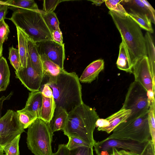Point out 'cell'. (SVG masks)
I'll list each match as a JSON object with an SVG mask.
<instances>
[{
  "label": "cell",
  "mask_w": 155,
  "mask_h": 155,
  "mask_svg": "<svg viewBox=\"0 0 155 155\" xmlns=\"http://www.w3.org/2000/svg\"><path fill=\"white\" fill-rule=\"evenodd\" d=\"M49 77L45 84L52 90L56 107L68 113L83 102L81 85L75 72H68L64 69L57 76Z\"/></svg>",
  "instance_id": "1"
},
{
  "label": "cell",
  "mask_w": 155,
  "mask_h": 155,
  "mask_svg": "<svg viewBox=\"0 0 155 155\" xmlns=\"http://www.w3.org/2000/svg\"><path fill=\"white\" fill-rule=\"evenodd\" d=\"M100 118L94 108L84 102L68 113L65 125L63 130L68 137H77L93 147L96 141L93 133L96 123Z\"/></svg>",
  "instance_id": "2"
},
{
  "label": "cell",
  "mask_w": 155,
  "mask_h": 155,
  "mask_svg": "<svg viewBox=\"0 0 155 155\" xmlns=\"http://www.w3.org/2000/svg\"><path fill=\"white\" fill-rule=\"evenodd\" d=\"M109 14L125 43L133 67L147 56L144 37L140 28L128 13L124 15L109 11Z\"/></svg>",
  "instance_id": "3"
},
{
  "label": "cell",
  "mask_w": 155,
  "mask_h": 155,
  "mask_svg": "<svg viewBox=\"0 0 155 155\" xmlns=\"http://www.w3.org/2000/svg\"><path fill=\"white\" fill-rule=\"evenodd\" d=\"M42 10L18 9L13 12L10 20L35 43L53 40L51 34L42 16Z\"/></svg>",
  "instance_id": "4"
},
{
  "label": "cell",
  "mask_w": 155,
  "mask_h": 155,
  "mask_svg": "<svg viewBox=\"0 0 155 155\" xmlns=\"http://www.w3.org/2000/svg\"><path fill=\"white\" fill-rule=\"evenodd\" d=\"M148 113L137 118L127 119L117 126L113 130L112 134L105 140L114 139L131 140L140 143L147 142L151 139Z\"/></svg>",
  "instance_id": "5"
},
{
  "label": "cell",
  "mask_w": 155,
  "mask_h": 155,
  "mask_svg": "<svg viewBox=\"0 0 155 155\" xmlns=\"http://www.w3.org/2000/svg\"><path fill=\"white\" fill-rule=\"evenodd\" d=\"M27 144L35 155H51L53 133L50 123L38 118L28 127Z\"/></svg>",
  "instance_id": "6"
},
{
  "label": "cell",
  "mask_w": 155,
  "mask_h": 155,
  "mask_svg": "<svg viewBox=\"0 0 155 155\" xmlns=\"http://www.w3.org/2000/svg\"><path fill=\"white\" fill-rule=\"evenodd\" d=\"M150 104L146 91L134 81L129 86L121 108L130 110L127 119H134L148 113Z\"/></svg>",
  "instance_id": "7"
},
{
  "label": "cell",
  "mask_w": 155,
  "mask_h": 155,
  "mask_svg": "<svg viewBox=\"0 0 155 155\" xmlns=\"http://www.w3.org/2000/svg\"><path fill=\"white\" fill-rule=\"evenodd\" d=\"M24 132L20 126L16 112L8 110L0 119V146L4 147Z\"/></svg>",
  "instance_id": "8"
},
{
  "label": "cell",
  "mask_w": 155,
  "mask_h": 155,
  "mask_svg": "<svg viewBox=\"0 0 155 155\" xmlns=\"http://www.w3.org/2000/svg\"><path fill=\"white\" fill-rule=\"evenodd\" d=\"M147 142L140 143L130 140H123L111 139L96 142L93 147L97 155L102 152H112L113 148H120L141 154L144 150Z\"/></svg>",
  "instance_id": "9"
},
{
  "label": "cell",
  "mask_w": 155,
  "mask_h": 155,
  "mask_svg": "<svg viewBox=\"0 0 155 155\" xmlns=\"http://www.w3.org/2000/svg\"><path fill=\"white\" fill-rule=\"evenodd\" d=\"M135 81L146 91L148 95L155 94V79L152 77L147 56L134 64L132 68Z\"/></svg>",
  "instance_id": "10"
},
{
  "label": "cell",
  "mask_w": 155,
  "mask_h": 155,
  "mask_svg": "<svg viewBox=\"0 0 155 155\" xmlns=\"http://www.w3.org/2000/svg\"><path fill=\"white\" fill-rule=\"evenodd\" d=\"M39 54L45 55L52 62L64 69L65 58L64 45L53 40H48L35 43Z\"/></svg>",
  "instance_id": "11"
},
{
  "label": "cell",
  "mask_w": 155,
  "mask_h": 155,
  "mask_svg": "<svg viewBox=\"0 0 155 155\" xmlns=\"http://www.w3.org/2000/svg\"><path fill=\"white\" fill-rule=\"evenodd\" d=\"M16 78L18 79L24 86L31 92L39 91L44 76L33 68L29 57L26 68L21 66L15 71Z\"/></svg>",
  "instance_id": "12"
},
{
  "label": "cell",
  "mask_w": 155,
  "mask_h": 155,
  "mask_svg": "<svg viewBox=\"0 0 155 155\" xmlns=\"http://www.w3.org/2000/svg\"><path fill=\"white\" fill-rule=\"evenodd\" d=\"M104 60L100 59L91 63L85 68L79 78L80 81L85 83H90L96 79L104 68Z\"/></svg>",
  "instance_id": "13"
},
{
  "label": "cell",
  "mask_w": 155,
  "mask_h": 155,
  "mask_svg": "<svg viewBox=\"0 0 155 155\" xmlns=\"http://www.w3.org/2000/svg\"><path fill=\"white\" fill-rule=\"evenodd\" d=\"M131 113L130 110L121 108L117 112L106 118L109 122L107 127L98 128V131H105L109 134L119 125L125 121L130 117Z\"/></svg>",
  "instance_id": "14"
},
{
  "label": "cell",
  "mask_w": 155,
  "mask_h": 155,
  "mask_svg": "<svg viewBox=\"0 0 155 155\" xmlns=\"http://www.w3.org/2000/svg\"><path fill=\"white\" fill-rule=\"evenodd\" d=\"M116 64L119 69L132 73L133 65L127 46L122 39L119 46V54Z\"/></svg>",
  "instance_id": "15"
},
{
  "label": "cell",
  "mask_w": 155,
  "mask_h": 155,
  "mask_svg": "<svg viewBox=\"0 0 155 155\" xmlns=\"http://www.w3.org/2000/svg\"><path fill=\"white\" fill-rule=\"evenodd\" d=\"M16 28L21 66L23 68H26L28 64V38L21 30L17 27Z\"/></svg>",
  "instance_id": "16"
},
{
  "label": "cell",
  "mask_w": 155,
  "mask_h": 155,
  "mask_svg": "<svg viewBox=\"0 0 155 155\" xmlns=\"http://www.w3.org/2000/svg\"><path fill=\"white\" fill-rule=\"evenodd\" d=\"M42 95V103L39 118L50 123L54 115L56 105L53 96Z\"/></svg>",
  "instance_id": "17"
},
{
  "label": "cell",
  "mask_w": 155,
  "mask_h": 155,
  "mask_svg": "<svg viewBox=\"0 0 155 155\" xmlns=\"http://www.w3.org/2000/svg\"><path fill=\"white\" fill-rule=\"evenodd\" d=\"M28 57L31 65L35 71L44 76V71L42 60L35 42L28 38Z\"/></svg>",
  "instance_id": "18"
},
{
  "label": "cell",
  "mask_w": 155,
  "mask_h": 155,
  "mask_svg": "<svg viewBox=\"0 0 155 155\" xmlns=\"http://www.w3.org/2000/svg\"><path fill=\"white\" fill-rule=\"evenodd\" d=\"M68 113L64 109L60 107H56L53 117L50 122L52 132H54L64 129L68 116Z\"/></svg>",
  "instance_id": "19"
},
{
  "label": "cell",
  "mask_w": 155,
  "mask_h": 155,
  "mask_svg": "<svg viewBox=\"0 0 155 155\" xmlns=\"http://www.w3.org/2000/svg\"><path fill=\"white\" fill-rule=\"evenodd\" d=\"M42 103V95L40 90L29 93L25 108L35 113L39 117Z\"/></svg>",
  "instance_id": "20"
},
{
  "label": "cell",
  "mask_w": 155,
  "mask_h": 155,
  "mask_svg": "<svg viewBox=\"0 0 155 155\" xmlns=\"http://www.w3.org/2000/svg\"><path fill=\"white\" fill-rule=\"evenodd\" d=\"M144 37L147 56L148 59L151 72L153 78L155 79V50L153 39L151 34L147 31L145 33Z\"/></svg>",
  "instance_id": "21"
},
{
  "label": "cell",
  "mask_w": 155,
  "mask_h": 155,
  "mask_svg": "<svg viewBox=\"0 0 155 155\" xmlns=\"http://www.w3.org/2000/svg\"><path fill=\"white\" fill-rule=\"evenodd\" d=\"M120 3L126 5L130 11L147 15L150 19L151 22L155 24V18L153 17L147 7L141 0H122Z\"/></svg>",
  "instance_id": "22"
},
{
  "label": "cell",
  "mask_w": 155,
  "mask_h": 155,
  "mask_svg": "<svg viewBox=\"0 0 155 155\" xmlns=\"http://www.w3.org/2000/svg\"><path fill=\"white\" fill-rule=\"evenodd\" d=\"M128 13L129 17L140 28L150 34L153 33L151 19L147 15L132 11Z\"/></svg>",
  "instance_id": "23"
},
{
  "label": "cell",
  "mask_w": 155,
  "mask_h": 155,
  "mask_svg": "<svg viewBox=\"0 0 155 155\" xmlns=\"http://www.w3.org/2000/svg\"><path fill=\"white\" fill-rule=\"evenodd\" d=\"M16 112L20 126L24 130L28 128L38 118L35 113L25 108Z\"/></svg>",
  "instance_id": "24"
},
{
  "label": "cell",
  "mask_w": 155,
  "mask_h": 155,
  "mask_svg": "<svg viewBox=\"0 0 155 155\" xmlns=\"http://www.w3.org/2000/svg\"><path fill=\"white\" fill-rule=\"evenodd\" d=\"M4 1L8 5V8L13 12L18 9H24L34 11L39 10L34 0H8Z\"/></svg>",
  "instance_id": "25"
},
{
  "label": "cell",
  "mask_w": 155,
  "mask_h": 155,
  "mask_svg": "<svg viewBox=\"0 0 155 155\" xmlns=\"http://www.w3.org/2000/svg\"><path fill=\"white\" fill-rule=\"evenodd\" d=\"M10 71L6 59L0 58V92L5 91L10 82Z\"/></svg>",
  "instance_id": "26"
},
{
  "label": "cell",
  "mask_w": 155,
  "mask_h": 155,
  "mask_svg": "<svg viewBox=\"0 0 155 155\" xmlns=\"http://www.w3.org/2000/svg\"><path fill=\"white\" fill-rule=\"evenodd\" d=\"M40 55L42 61L44 76L45 75L48 77L56 76L63 70L51 61L45 55L42 54Z\"/></svg>",
  "instance_id": "27"
},
{
  "label": "cell",
  "mask_w": 155,
  "mask_h": 155,
  "mask_svg": "<svg viewBox=\"0 0 155 155\" xmlns=\"http://www.w3.org/2000/svg\"><path fill=\"white\" fill-rule=\"evenodd\" d=\"M155 100L150 104L148 113V120L151 140L155 145Z\"/></svg>",
  "instance_id": "28"
},
{
  "label": "cell",
  "mask_w": 155,
  "mask_h": 155,
  "mask_svg": "<svg viewBox=\"0 0 155 155\" xmlns=\"http://www.w3.org/2000/svg\"><path fill=\"white\" fill-rule=\"evenodd\" d=\"M43 18L51 34L54 31L59 29V22L54 12L42 14Z\"/></svg>",
  "instance_id": "29"
},
{
  "label": "cell",
  "mask_w": 155,
  "mask_h": 155,
  "mask_svg": "<svg viewBox=\"0 0 155 155\" xmlns=\"http://www.w3.org/2000/svg\"><path fill=\"white\" fill-rule=\"evenodd\" d=\"M21 135H17L3 147L5 155H20L19 143Z\"/></svg>",
  "instance_id": "30"
},
{
  "label": "cell",
  "mask_w": 155,
  "mask_h": 155,
  "mask_svg": "<svg viewBox=\"0 0 155 155\" xmlns=\"http://www.w3.org/2000/svg\"><path fill=\"white\" fill-rule=\"evenodd\" d=\"M8 58L15 71L18 70L21 66L18 49L14 48L13 46L9 47Z\"/></svg>",
  "instance_id": "31"
},
{
  "label": "cell",
  "mask_w": 155,
  "mask_h": 155,
  "mask_svg": "<svg viewBox=\"0 0 155 155\" xmlns=\"http://www.w3.org/2000/svg\"><path fill=\"white\" fill-rule=\"evenodd\" d=\"M122 0H106L105 2L110 11L124 15L128 14L124 7L120 4Z\"/></svg>",
  "instance_id": "32"
},
{
  "label": "cell",
  "mask_w": 155,
  "mask_h": 155,
  "mask_svg": "<svg viewBox=\"0 0 155 155\" xmlns=\"http://www.w3.org/2000/svg\"><path fill=\"white\" fill-rule=\"evenodd\" d=\"M68 137V141L66 145L67 148L69 150L82 146L92 147L81 139L76 137L69 136Z\"/></svg>",
  "instance_id": "33"
},
{
  "label": "cell",
  "mask_w": 155,
  "mask_h": 155,
  "mask_svg": "<svg viewBox=\"0 0 155 155\" xmlns=\"http://www.w3.org/2000/svg\"><path fill=\"white\" fill-rule=\"evenodd\" d=\"M93 147L82 146L69 150L68 155H94Z\"/></svg>",
  "instance_id": "34"
},
{
  "label": "cell",
  "mask_w": 155,
  "mask_h": 155,
  "mask_svg": "<svg viewBox=\"0 0 155 155\" xmlns=\"http://www.w3.org/2000/svg\"><path fill=\"white\" fill-rule=\"evenodd\" d=\"M10 32L9 27L5 22L4 19L0 21V45H3L4 42L8 39Z\"/></svg>",
  "instance_id": "35"
},
{
  "label": "cell",
  "mask_w": 155,
  "mask_h": 155,
  "mask_svg": "<svg viewBox=\"0 0 155 155\" xmlns=\"http://www.w3.org/2000/svg\"><path fill=\"white\" fill-rule=\"evenodd\" d=\"M64 1L45 0L43 1L42 10L46 13L54 12L58 5Z\"/></svg>",
  "instance_id": "36"
},
{
  "label": "cell",
  "mask_w": 155,
  "mask_h": 155,
  "mask_svg": "<svg viewBox=\"0 0 155 155\" xmlns=\"http://www.w3.org/2000/svg\"><path fill=\"white\" fill-rule=\"evenodd\" d=\"M53 40L61 44H63V38L62 32L60 28L56 30L51 33Z\"/></svg>",
  "instance_id": "37"
},
{
  "label": "cell",
  "mask_w": 155,
  "mask_h": 155,
  "mask_svg": "<svg viewBox=\"0 0 155 155\" xmlns=\"http://www.w3.org/2000/svg\"><path fill=\"white\" fill-rule=\"evenodd\" d=\"M69 150L66 144H60L58 145L57 151L52 153L51 155H68Z\"/></svg>",
  "instance_id": "38"
},
{
  "label": "cell",
  "mask_w": 155,
  "mask_h": 155,
  "mask_svg": "<svg viewBox=\"0 0 155 155\" xmlns=\"http://www.w3.org/2000/svg\"><path fill=\"white\" fill-rule=\"evenodd\" d=\"M8 5L6 3L0 4V21L3 19H5L8 12Z\"/></svg>",
  "instance_id": "39"
},
{
  "label": "cell",
  "mask_w": 155,
  "mask_h": 155,
  "mask_svg": "<svg viewBox=\"0 0 155 155\" xmlns=\"http://www.w3.org/2000/svg\"><path fill=\"white\" fill-rule=\"evenodd\" d=\"M43 95L47 97L53 96L52 91L50 87L48 85L44 84L42 91H41Z\"/></svg>",
  "instance_id": "40"
},
{
  "label": "cell",
  "mask_w": 155,
  "mask_h": 155,
  "mask_svg": "<svg viewBox=\"0 0 155 155\" xmlns=\"http://www.w3.org/2000/svg\"><path fill=\"white\" fill-rule=\"evenodd\" d=\"M109 122L106 119H98L96 123V127L98 128L104 127L108 126Z\"/></svg>",
  "instance_id": "41"
},
{
  "label": "cell",
  "mask_w": 155,
  "mask_h": 155,
  "mask_svg": "<svg viewBox=\"0 0 155 155\" xmlns=\"http://www.w3.org/2000/svg\"><path fill=\"white\" fill-rule=\"evenodd\" d=\"M12 92H11L7 96L5 97L4 96H2L0 98V119L2 118V106L3 102L6 100H8L10 99L12 95Z\"/></svg>",
  "instance_id": "42"
},
{
  "label": "cell",
  "mask_w": 155,
  "mask_h": 155,
  "mask_svg": "<svg viewBox=\"0 0 155 155\" xmlns=\"http://www.w3.org/2000/svg\"><path fill=\"white\" fill-rule=\"evenodd\" d=\"M144 5L146 6L153 17L155 18V11L150 4L146 0H141Z\"/></svg>",
  "instance_id": "43"
},
{
  "label": "cell",
  "mask_w": 155,
  "mask_h": 155,
  "mask_svg": "<svg viewBox=\"0 0 155 155\" xmlns=\"http://www.w3.org/2000/svg\"><path fill=\"white\" fill-rule=\"evenodd\" d=\"M118 151L121 155H142V154H140L134 152L127 151L124 150H121Z\"/></svg>",
  "instance_id": "44"
},
{
  "label": "cell",
  "mask_w": 155,
  "mask_h": 155,
  "mask_svg": "<svg viewBox=\"0 0 155 155\" xmlns=\"http://www.w3.org/2000/svg\"><path fill=\"white\" fill-rule=\"evenodd\" d=\"M105 0H89L93 3V4L95 5L96 6H100L102 4L105 2Z\"/></svg>",
  "instance_id": "45"
},
{
  "label": "cell",
  "mask_w": 155,
  "mask_h": 155,
  "mask_svg": "<svg viewBox=\"0 0 155 155\" xmlns=\"http://www.w3.org/2000/svg\"><path fill=\"white\" fill-rule=\"evenodd\" d=\"M112 153L113 155H121L117 149L113 148L112 149Z\"/></svg>",
  "instance_id": "46"
},
{
  "label": "cell",
  "mask_w": 155,
  "mask_h": 155,
  "mask_svg": "<svg viewBox=\"0 0 155 155\" xmlns=\"http://www.w3.org/2000/svg\"><path fill=\"white\" fill-rule=\"evenodd\" d=\"M112 152H109L106 151L102 152L97 155H113Z\"/></svg>",
  "instance_id": "47"
},
{
  "label": "cell",
  "mask_w": 155,
  "mask_h": 155,
  "mask_svg": "<svg viewBox=\"0 0 155 155\" xmlns=\"http://www.w3.org/2000/svg\"><path fill=\"white\" fill-rule=\"evenodd\" d=\"M3 50V45H0V58L2 56Z\"/></svg>",
  "instance_id": "48"
},
{
  "label": "cell",
  "mask_w": 155,
  "mask_h": 155,
  "mask_svg": "<svg viewBox=\"0 0 155 155\" xmlns=\"http://www.w3.org/2000/svg\"><path fill=\"white\" fill-rule=\"evenodd\" d=\"M3 147L0 146V155H5L3 153Z\"/></svg>",
  "instance_id": "49"
}]
</instances>
